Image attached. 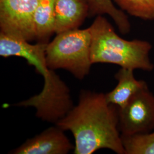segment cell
<instances>
[{"mask_svg":"<svg viewBox=\"0 0 154 154\" xmlns=\"http://www.w3.org/2000/svg\"><path fill=\"white\" fill-rule=\"evenodd\" d=\"M55 33L78 29L88 14L86 0H55Z\"/></svg>","mask_w":154,"mask_h":154,"instance_id":"ba28073f","label":"cell"},{"mask_svg":"<svg viewBox=\"0 0 154 154\" xmlns=\"http://www.w3.org/2000/svg\"><path fill=\"white\" fill-rule=\"evenodd\" d=\"M118 85L112 91L105 94L107 102L118 108H123L134 96L144 89L148 88L146 82L137 80L134 70L121 67L115 75Z\"/></svg>","mask_w":154,"mask_h":154,"instance_id":"9c48e42d","label":"cell"},{"mask_svg":"<svg viewBox=\"0 0 154 154\" xmlns=\"http://www.w3.org/2000/svg\"><path fill=\"white\" fill-rule=\"evenodd\" d=\"M60 127H50L34 137L27 139L13 154H67L74 146Z\"/></svg>","mask_w":154,"mask_h":154,"instance_id":"52a82bcc","label":"cell"},{"mask_svg":"<svg viewBox=\"0 0 154 154\" xmlns=\"http://www.w3.org/2000/svg\"><path fill=\"white\" fill-rule=\"evenodd\" d=\"M42 75L44 78V85L41 92L16 105L33 107L36 109L38 118L55 124L74 107L70 90L54 70L49 69Z\"/></svg>","mask_w":154,"mask_h":154,"instance_id":"277c9868","label":"cell"},{"mask_svg":"<svg viewBox=\"0 0 154 154\" xmlns=\"http://www.w3.org/2000/svg\"><path fill=\"white\" fill-rule=\"evenodd\" d=\"M91 41L89 28L57 34L46 48V60L49 68L65 70L78 79L82 80L89 74L93 65L90 58Z\"/></svg>","mask_w":154,"mask_h":154,"instance_id":"3957f363","label":"cell"},{"mask_svg":"<svg viewBox=\"0 0 154 154\" xmlns=\"http://www.w3.org/2000/svg\"><path fill=\"white\" fill-rule=\"evenodd\" d=\"M91 35L90 58L92 63L115 64L121 67L152 71L149 58L151 44L143 40L122 38L105 17L98 16L89 27Z\"/></svg>","mask_w":154,"mask_h":154,"instance_id":"7a4b0ae2","label":"cell"},{"mask_svg":"<svg viewBox=\"0 0 154 154\" xmlns=\"http://www.w3.org/2000/svg\"><path fill=\"white\" fill-rule=\"evenodd\" d=\"M121 135L146 134L154 130V95L148 88L134 96L124 107L118 108Z\"/></svg>","mask_w":154,"mask_h":154,"instance_id":"5b68a950","label":"cell"},{"mask_svg":"<svg viewBox=\"0 0 154 154\" xmlns=\"http://www.w3.org/2000/svg\"><path fill=\"white\" fill-rule=\"evenodd\" d=\"M121 137L126 154H154V131Z\"/></svg>","mask_w":154,"mask_h":154,"instance_id":"7c38bea8","label":"cell"},{"mask_svg":"<svg viewBox=\"0 0 154 154\" xmlns=\"http://www.w3.org/2000/svg\"><path fill=\"white\" fill-rule=\"evenodd\" d=\"M122 11L145 20H154V0H114Z\"/></svg>","mask_w":154,"mask_h":154,"instance_id":"4fadbf2b","label":"cell"},{"mask_svg":"<svg viewBox=\"0 0 154 154\" xmlns=\"http://www.w3.org/2000/svg\"><path fill=\"white\" fill-rule=\"evenodd\" d=\"M41 0H0L1 32L28 41L35 39L33 17Z\"/></svg>","mask_w":154,"mask_h":154,"instance_id":"8992f818","label":"cell"},{"mask_svg":"<svg viewBox=\"0 0 154 154\" xmlns=\"http://www.w3.org/2000/svg\"><path fill=\"white\" fill-rule=\"evenodd\" d=\"M55 125L72 132L74 154H91L102 149L126 154L119 128L118 109L107 102L104 94L82 90L78 105Z\"/></svg>","mask_w":154,"mask_h":154,"instance_id":"6da1fadb","label":"cell"},{"mask_svg":"<svg viewBox=\"0 0 154 154\" xmlns=\"http://www.w3.org/2000/svg\"><path fill=\"white\" fill-rule=\"evenodd\" d=\"M55 0H41L33 17L35 39L48 44L55 33Z\"/></svg>","mask_w":154,"mask_h":154,"instance_id":"30bf717a","label":"cell"},{"mask_svg":"<svg viewBox=\"0 0 154 154\" xmlns=\"http://www.w3.org/2000/svg\"><path fill=\"white\" fill-rule=\"evenodd\" d=\"M88 6V14L91 16L107 14L114 20L121 33L126 34L130 32L131 25L127 15L118 9L112 0H86Z\"/></svg>","mask_w":154,"mask_h":154,"instance_id":"8fae6325","label":"cell"}]
</instances>
